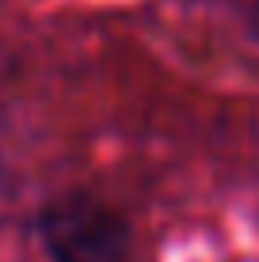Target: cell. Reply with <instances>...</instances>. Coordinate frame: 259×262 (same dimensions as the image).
<instances>
[{
    "instance_id": "obj_1",
    "label": "cell",
    "mask_w": 259,
    "mask_h": 262,
    "mask_svg": "<svg viewBox=\"0 0 259 262\" xmlns=\"http://www.w3.org/2000/svg\"><path fill=\"white\" fill-rule=\"evenodd\" d=\"M38 232L53 262H126L130 224L111 205L88 194L50 202L38 216Z\"/></svg>"
},
{
    "instance_id": "obj_2",
    "label": "cell",
    "mask_w": 259,
    "mask_h": 262,
    "mask_svg": "<svg viewBox=\"0 0 259 262\" xmlns=\"http://www.w3.org/2000/svg\"><path fill=\"white\" fill-rule=\"evenodd\" d=\"M252 27H255V34H259V0L252 4Z\"/></svg>"
}]
</instances>
